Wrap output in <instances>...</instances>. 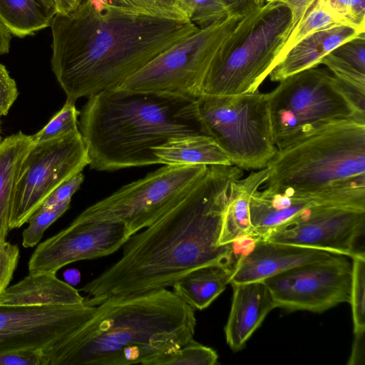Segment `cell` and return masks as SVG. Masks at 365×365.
I'll list each match as a JSON object with an SVG mask.
<instances>
[{"instance_id":"obj_18","label":"cell","mask_w":365,"mask_h":365,"mask_svg":"<svg viewBox=\"0 0 365 365\" xmlns=\"http://www.w3.org/2000/svg\"><path fill=\"white\" fill-rule=\"evenodd\" d=\"M231 285L233 294L225 334L230 349L237 351L277 307L264 281Z\"/></svg>"},{"instance_id":"obj_28","label":"cell","mask_w":365,"mask_h":365,"mask_svg":"<svg viewBox=\"0 0 365 365\" xmlns=\"http://www.w3.org/2000/svg\"><path fill=\"white\" fill-rule=\"evenodd\" d=\"M180 1L188 20L200 29L222 21L234 14L242 15L236 0H180Z\"/></svg>"},{"instance_id":"obj_3","label":"cell","mask_w":365,"mask_h":365,"mask_svg":"<svg viewBox=\"0 0 365 365\" xmlns=\"http://www.w3.org/2000/svg\"><path fill=\"white\" fill-rule=\"evenodd\" d=\"M195 309L172 290L108 298L82 327L43 351L47 365H150L193 339Z\"/></svg>"},{"instance_id":"obj_32","label":"cell","mask_w":365,"mask_h":365,"mask_svg":"<svg viewBox=\"0 0 365 365\" xmlns=\"http://www.w3.org/2000/svg\"><path fill=\"white\" fill-rule=\"evenodd\" d=\"M71 201L51 207H39L27 221L29 225L22 232V245L26 248L36 245L48 227L69 209Z\"/></svg>"},{"instance_id":"obj_29","label":"cell","mask_w":365,"mask_h":365,"mask_svg":"<svg viewBox=\"0 0 365 365\" xmlns=\"http://www.w3.org/2000/svg\"><path fill=\"white\" fill-rule=\"evenodd\" d=\"M352 271L349 303L351 307L354 334L365 331V255L351 257Z\"/></svg>"},{"instance_id":"obj_14","label":"cell","mask_w":365,"mask_h":365,"mask_svg":"<svg viewBox=\"0 0 365 365\" xmlns=\"http://www.w3.org/2000/svg\"><path fill=\"white\" fill-rule=\"evenodd\" d=\"M365 210L317 207L275 227L259 240L323 250L353 257L364 252L357 243L363 237Z\"/></svg>"},{"instance_id":"obj_45","label":"cell","mask_w":365,"mask_h":365,"mask_svg":"<svg viewBox=\"0 0 365 365\" xmlns=\"http://www.w3.org/2000/svg\"><path fill=\"white\" fill-rule=\"evenodd\" d=\"M2 31H3V25H2V24L1 23V21H0V36H1V33H2Z\"/></svg>"},{"instance_id":"obj_37","label":"cell","mask_w":365,"mask_h":365,"mask_svg":"<svg viewBox=\"0 0 365 365\" xmlns=\"http://www.w3.org/2000/svg\"><path fill=\"white\" fill-rule=\"evenodd\" d=\"M19 96L15 81L6 67L0 64V117L6 115Z\"/></svg>"},{"instance_id":"obj_41","label":"cell","mask_w":365,"mask_h":365,"mask_svg":"<svg viewBox=\"0 0 365 365\" xmlns=\"http://www.w3.org/2000/svg\"><path fill=\"white\" fill-rule=\"evenodd\" d=\"M57 13L66 14L78 8L84 0H54Z\"/></svg>"},{"instance_id":"obj_13","label":"cell","mask_w":365,"mask_h":365,"mask_svg":"<svg viewBox=\"0 0 365 365\" xmlns=\"http://www.w3.org/2000/svg\"><path fill=\"white\" fill-rule=\"evenodd\" d=\"M97 305H0V354L46 350L72 335L95 314Z\"/></svg>"},{"instance_id":"obj_33","label":"cell","mask_w":365,"mask_h":365,"mask_svg":"<svg viewBox=\"0 0 365 365\" xmlns=\"http://www.w3.org/2000/svg\"><path fill=\"white\" fill-rule=\"evenodd\" d=\"M110 1L154 16L188 20L180 0H109Z\"/></svg>"},{"instance_id":"obj_22","label":"cell","mask_w":365,"mask_h":365,"mask_svg":"<svg viewBox=\"0 0 365 365\" xmlns=\"http://www.w3.org/2000/svg\"><path fill=\"white\" fill-rule=\"evenodd\" d=\"M160 163L168 165H232L216 142L202 133L171 138L153 148Z\"/></svg>"},{"instance_id":"obj_42","label":"cell","mask_w":365,"mask_h":365,"mask_svg":"<svg viewBox=\"0 0 365 365\" xmlns=\"http://www.w3.org/2000/svg\"><path fill=\"white\" fill-rule=\"evenodd\" d=\"M242 15H245L249 11L255 7L253 0H236Z\"/></svg>"},{"instance_id":"obj_15","label":"cell","mask_w":365,"mask_h":365,"mask_svg":"<svg viewBox=\"0 0 365 365\" xmlns=\"http://www.w3.org/2000/svg\"><path fill=\"white\" fill-rule=\"evenodd\" d=\"M317 207L365 210V182H351L319 190L272 187L257 190L250 206L252 239H260L275 227Z\"/></svg>"},{"instance_id":"obj_36","label":"cell","mask_w":365,"mask_h":365,"mask_svg":"<svg viewBox=\"0 0 365 365\" xmlns=\"http://www.w3.org/2000/svg\"><path fill=\"white\" fill-rule=\"evenodd\" d=\"M84 180V175L79 173L58 186L40 207H51L66 201L71 200L72 196L79 189Z\"/></svg>"},{"instance_id":"obj_20","label":"cell","mask_w":365,"mask_h":365,"mask_svg":"<svg viewBox=\"0 0 365 365\" xmlns=\"http://www.w3.org/2000/svg\"><path fill=\"white\" fill-rule=\"evenodd\" d=\"M85 297L53 272H29L0 294V305L36 307L82 304Z\"/></svg>"},{"instance_id":"obj_4","label":"cell","mask_w":365,"mask_h":365,"mask_svg":"<svg viewBox=\"0 0 365 365\" xmlns=\"http://www.w3.org/2000/svg\"><path fill=\"white\" fill-rule=\"evenodd\" d=\"M189 102L117 88L88 98L78 129L90 168L110 172L160 164L153 148L202 133L188 111Z\"/></svg>"},{"instance_id":"obj_8","label":"cell","mask_w":365,"mask_h":365,"mask_svg":"<svg viewBox=\"0 0 365 365\" xmlns=\"http://www.w3.org/2000/svg\"><path fill=\"white\" fill-rule=\"evenodd\" d=\"M267 95L276 145L327 123L365 118V107L324 68L287 76Z\"/></svg>"},{"instance_id":"obj_7","label":"cell","mask_w":365,"mask_h":365,"mask_svg":"<svg viewBox=\"0 0 365 365\" xmlns=\"http://www.w3.org/2000/svg\"><path fill=\"white\" fill-rule=\"evenodd\" d=\"M191 118L211 137L231 163L242 170L266 168L277 152L267 93L200 94L190 101Z\"/></svg>"},{"instance_id":"obj_17","label":"cell","mask_w":365,"mask_h":365,"mask_svg":"<svg viewBox=\"0 0 365 365\" xmlns=\"http://www.w3.org/2000/svg\"><path fill=\"white\" fill-rule=\"evenodd\" d=\"M247 239L235 254L230 284L263 281L300 265L331 259L339 255L323 250Z\"/></svg>"},{"instance_id":"obj_39","label":"cell","mask_w":365,"mask_h":365,"mask_svg":"<svg viewBox=\"0 0 365 365\" xmlns=\"http://www.w3.org/2000/svg\"><path fill=\"white\" fill-rule=\"evenodd\" d=\"M272 0H267V1ZM287 4L291 9L293 19V29L299 24L307 11L317 0H277Z\"/></svg>"},{"instance_id":"obj_40","label":"cell","mask_w":365,"mask_h":365,"mask_svg":"<svg viewBox=\"0 0 365 365\" xmlns=\"http://www.w3.org/2000/svg\"><path fill=\"white\" fill-rule=\"evenodd\" d=\"M364 333L365 331L354 333V339L348 364H364Z\"/></svg>"},{"instance_id":"obj_44","label":"cell","mask_w":365,"mask_h":365,"mask_svg":"<svg viewBox=\"0 0 365 365\" xmlns=\"http://www.w3.org/2000/svg\"><path fill=\"white\" fill-rule=\"evenodd\" d=\"M267 2V0H253L255 6H262Z\"/></svg>"},{"instance_id":"obj_12","label":"cell","mask_w":365,"mask_h":365,"mask_svg":"<svg viewBox=\"0 0 365 365\" xmlns=\"http://www.w3.org/2000/svg\"><path fill=\"white\" fill-rule=\"evenodd\" d=\"M347 256L293 267L264 281L277 307L323 312L349 302L352 265Z\"/></svg>"},{"instance_id":"obj_26","label":"cell","mask_w":365,"mask_h":365,"mask_svg":"<svg viewBox=\"0 0 365 365\" xmlns=\"http://www.w3.org/2000/svg\"><path fill=\"white\" fill-rule=\"evenodd\" d=\"M56 14L43 0H0V21L20 38L50 26Z\"/></svg>"},{"instance_id":"obj_16","label":"cell","mask_w":365,"mask_h":365,"mask_svg":"<svg viewBox=\"0 0 365 365\" xmlns=\"http://www.w3.org/2000/svg\"><path fill=\"white\" fill-rule=\"evenodd\" d=\"M130 236L119 222L72 221L36 247L29 261V271L56 273L68 264L109 255L123 247Z\"/></svg>"},{"instance_id":"obj_46","label":"cell","mask_w":365,"mask_h":365,"mask_svg":"<svg viewBox=\"0 0 365 365\" xmlns=\"http://www.w3.org/2000/svg\"><path fill=\"white\" fill-rule=\"evenodd\" d=\"M1 141H2V138H1V126H0V143H1Z\"/></svg>"},{"instance_id":"obj_38","label":"cell","mask_w":365,"mask_h":365,"mask_svg":"<svg viewBox=\"0 0 365 365\" xmlns=\"http://www.w3.org/2000/svg\"><path fill=\"white\" fill-rule=\"evenodd\" d=\"M0 365H47L43 350H22L0 354Z\"/></svg>"},{"instance_id":"obj_27","label":"cell","mask_w":365,"mask_h":365,"mask_svg":"<svg viewBox=\"0 0 365 365\" xmlns=\"http://www.w3.org/2000/svg\"><path fill=\"white\" fill-rule=\"evenodd\" d=\"M341 24L345 23L331 11L321 0H317L292 31L279 53L278 63L294 46L307 36Z\"/></svg>"},{"instance_id":"obj_1","label":"cell","mask_w":365,"mask_h":365,"mask_svg":"<svg viewBox=\"0 0 365 365\" xmlns=\"http://www.w3.org/2000/svg\"><path fill=\"white\" fill-rule=\"evenodd\" d=\"M233 165H210L173 208L123 245L122 257L82 289L96 306L108 298L168 289L191 271L211 264L233 267L235 243H218L232 182Z\"/></svg>"},{"instance_id":"obj_43","label":"cell","mask_w":365,"mask_h":365,"mask_svg":"<svg viewBox=\"0 0 365 365\" xmlns=\"http://www.w3.org/2000/svg\"><path fill=\"white\" fill-rule=\"evenodd\" d=\"M43 1L47 4V5L48 6H50L51 8L57 11L56 3H55L54 0H43Z\"/></svg>"},{"instance_id":"obj_5","label":"cell","mask_w":365,"mask_h":365,"mask_svg":"<svg viewBox=\"0 0 365 365\" xmlns=\"http://www.w3.org/2000/svg\"><path fill=\"white\" fill-rule=\"evenodd\" d=\"M277 148L264 187L319 190L365 182V118L322 124Z\"/></svg>"},{"instance_id":"obj_35","label":"cell","mask_w":365,"mask_h":365,"mask_svg":"<svg viewBox=\"0 0 365 365\" xmlns=\"http://www.w3.org/2000/svg\"><path fill=\"white\" fill-rule=\"evenodd\" d=\"M19 256L18 245L6 240L0 241V294L9 287Z\"/></svg>"},{"instance_id":"obj_23","label":"cell","mask_w":365,"mask_h":365,"mask_svg":"<svg viewBox=\"0 0 365 365\" xmlns=\"http://www.w3.org/2000/svg\"><path fill=\"white\" fill-rule=\"evenodd\" d=\"M232 272V267L225 263L205 265L175 282L172 291L194 309L202 310L225 289Z\"/></svg>"},{"instance_id":"obj_11","label":"cell","mask_w":365,"mask_h":365,"mask_svg":"<svg viewBox=\"0 0 365 365\" xmlns=\"http://www.w3.org/2000/svg\"><path fill=\"white\" fill-rule=\"evenodd\" d=\"M89 158L79 130L32 144L16 183L11 208L10 230L21 227L61 183L81 173Z\"/></svg>"},{"instance_id":"obj_2","label":"cell","mask_w":365,"mask_h":365,"mask_svg":"<svg viewBox=\"0 0 365 365\" xmlns=\"http://www.w3.org/2000/svg\"><path fill=\"white\" fill-rule=\"evenodd\" d=\"M51 69L73 102L118 87L158 55L200 29L109 0H84L51 20Z\"/></svg>"},{"instance_id":"obj_25","label":"cell","mask_w":365,"mask_h":365,"mask_svg":"<svg viewBox=\"0 0 365 365\" xmlns=\"http://www.w3.org/2000/svg\"><path fill=\"white\" fill-rule=\"evenodd\" d=\"M320 64L355 98L365 101V31L338 46Z\"/></svg>"},{"instance_id":"obj_30","label":"cell","mask_w":365,"mask_h":365,"mask_svg":"<svg viewBox=\"0 0 365 365\" xmlns=\"http://www.w3.org/2000/svg\"><path fill=\"white\" fill-rule=\"evenodd\" d=\"M218 355L194 339L174 352L154 359L150 365H215Z\"/></svg>"},{"instance_id":"obj_24","label":"cell","mask_w":365,"mask_h":365,"mask_svg":"<svg viewBox=\"0 0 365 365\" xmlns=\"http://www.w3.org/2000/svg\"><path fill=\"white\" fill-rule=\"evenodd\" d=\"M31 135L21 131L0 143V241L10 230L12 199L22 161L32 145Z\"/></svg>"},{"instance_id":"obj_6","label":"cell","mask_w":365,"mask_h":365,"mask_svg":"<svg viewBox=\"0 0 365 365\" xmlns=\"http://www.w3.org/2000/svg\"><path fill=\"white\" fill-rule=\"evenodd\" d=\"M292 30V11L282 1H269L249 11L217 51L201 94L232 95L258 91L277 64Z\"/></svg>"},{"instance_id":"obj_31","label":"cell","mask_w":365,"mask_h":365,"mask_svg":"<svg viewBox=\"0 0 365 365\" xmlns=\"http://www.w3.org/2000/svg\"><path fill=\"white\" fill-rule=\"evenodd\" d=\"M80 115L76 102L66 100L63 107L36 133L31 135L34 144L66 135L78 129Z\"/></svg>"},{"instance_id":"obj_21","label":"cell","mask_w":365,"mask_h":365,"mask_svg":"<svg viewBox=\"0 0 365 365\" xmlns=\"http://www.w3.org/2000/svg\"><path fill=\"white\" fill-rule=\"evenodd\" d=\"M268 167L253 170L245 178L235 180L230 187L218 240L226 245L252 238L250 206L253 194L266 182Z\"/></svg>"},{"instance_id":"obj_9","label":"cell","mask_w":365,"mask_h":365,"mask_svg":"<svg viewBox=\"0 0 365 365\" xmlns=\"http://www.w3.org/2000/svg\"><path fill=\"white\" fill-rule=\"evenodd\" d=\"M242 15L200 29L158 55L117 89L192 101L202 93L212 61Z\"/></svg>"},{"instance_id":"obj_34","label":"cell","mask_w":365,"mask_h":365,"mask_svg":"<svg viewBox=\"0 0 365 365\" xmlns=\"http://www.w3.org/2000/svg\"><path fill=\"white\" fill-rule=\"evenodd\" d=\"M344 23L365 31V0H321Z\"/></svg>"},{"instance_id":"obj_19","label":"cell","mask_w":365,"mask_h":365,"mask_svg":"<svg viewBox=\"0 0 365 365\" xmlns=\"http://www.w3.org/2000/svg\"><path fill=\"white\" fill-rule=\"evenodd\" d=\"M361 31L341 24L314 32L294 46L274 66L269 76L279 82L302 71L317 67L324 57L342 43L355 37Z\"/></svg>"},{"instance_id":"obj_10","label":"cell","mask_w":365,"mask_h":365,"mask_svg":"<svg viewBox=\"0 0 365 365\" xmlns=\"http://www.w3.org/2000/svg\"><path fill=\"white\" fill-rule=\"evenodd\" d=\"M207 168L204 165H164L89 206L73 221L119 222L132 236L177 205Z\"/></svg>"}]
</instances>
